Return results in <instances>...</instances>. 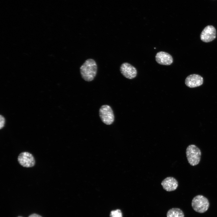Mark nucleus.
<instances>
[{"instance_id":"1","label":"nucleus","mask_w":217,"mask_h":217,"mask_svg":"<svg viewBox=\"0 0 217 217\" xmlns=\"http://www.w3.org/2000/svg\"><path fill=\"white\" fill-rule=\"evenodd\" d=\"M97 66L96 61L93 59L86 60L80 68V71L83 79L87 81H92L96 76Z\"/></svg>"},{"instance_id":"2","label":"nucleus","mask_w":217,"mask_h":217,"mask_svg":"<svg viewBox=\"0 0 217 217\" xmlns=\"http://www.w3.org/2000/svg\"><path fill=\"white\" fill-rule=\"evenodd\" d=\"M186 154L188 163L192 166L197 165L200 160L201 152L196 145L191 144L186 149Z\"/></svg>"},{"instance_id":"3","label":"nucleus","mask_w":217,"mask_h":217,"mask_svg":"<svg viewBox=\"0 0 217 217\" xmlns=\"http://www.w3.org/2000/svg\"><path fill=\"white\" fill-rule=\"evenodd\" d=\"M192 206L194 211L200 213H203L208 209L209 203L208 199L202 195H198L193 199Z\"/></svg>"},{"instance_id":"4","label":"nucleus","mask_w":217,"mask_h":217,"mask_svg":"<svg viewBox=\"0 0 217 217\" xmlns=\"http://www.w3.org/2000/svg\"><path fill=\"white\" fill-rule=\"evenodd\" d=\"M99 115L102 122L107 125H110L114 122V115L113 110L108 105H103L99 110Z\"/></svg>"},{"instance_id":"5","label":"nucleus","mask_w":217,"mask_h":217,"mask_svg":"<svg viewBox=\"0 0 217 217\" xmlns=\"http://www.w3.org/2000/svg\"><path fill=\"white\" fill-rule=\"evenodd\" d=\"M18 161L22 166L27 168L33 166L35 163V159L33 155L28 152L21 153L18 157Z\"/></svg>"},{"instance_id":"6","label":"nucleus","mask_w":217,"mask_h":217,"mask_svg":"<svg viewBox=\"0 0 217 217\" xmlns=\"http://www.w3.org/2000/svg\"><path fill=\"white\" fill-rule=\"evenodd\" d=\"M216 31L212 26H206L201 32L200 38L203 42H209L214 40L216 37Z\"/></svg>"},{"instance_id":"7","label":"nucleus","mask_w":217,"mask_h":217,"mask_svg":"<svg viewBox=\"0 0 217 217\" xmlns=\"http://www.w3.org/2000/svg\"><path fill=\"white\" fill-rule=\"evenodd\" d=\"M120 71L124 77L130 79L134 78L137 74L136 68L127 62L121 64Z\"/></svg>"},{"instance_id":"8","label":"nucleus","mask_w":217,"mask_h":217,"mask_svg":"<svg viewBox=\"0 0 217 217\" xmlns=\"http://www.w3.org/2000/svg\"><path fill=\"white\" fill-rule=\"evenodd\" d=\"M203 83V77L197 74H192L188 76L185 80L186 85L190 88H194L201 85Z\"/></svg>"},{"instance_id":"9","label":"nucleus","mask_w":217,"mask_h":217,"mask_svg":"<svg viewBox=\"0 0 217 217\" xmlns=\"http://www.w3.org/2000/svg\"><path fill=\"white\" fill-rule=\"evenodd\" d=\"M155 59L158 64L163 65H170L173 62L171 55L164 52L160 51L157 52L155 56Z\"/></svg>"},{"instance_id":"10","label":"nucleus","mask_w":217,"mask_h":217,"mask_svg":"<svg viewBox=\"0 0 217 217\" xmlns=\"http://www.w3.org/2000/svg\"><path fill=\"white\" fill-rule=\"evenodd\" d=\"M161 184L163 188L168 192L175 190L178 186L177 181L172 177H168L165 178L162 181Z\"/></svg>"},{"instance_id":"11","label":"nucleus","mask_w":217,"mask_h":217,"mask_svg":"<svg viewBox=\"0 0 217 217\" xmlns=\"http://www.w3.org/2000/svg\"><path fill=\"white\" fill-rule=\"evenodd\" d=\"M167 217H184L182 211L179 208H172L167 212Z\"/></svg>"},{"instance_id":"12","label":"nucleus","mask_w":217,"mask_h":217,"mask_svg":"<svg viewBox=\"0 0 217 217\" xmlns=\"http://www.w3.org/2000/svg\"><path fill=\"white\" fill-rule=\"evenodd\" d=\"M110 216V217H123L122 212L119 209L112 211Z\"/></svg>"},{"instance_id":"13","label":"nucleus","mask_w":217,"mask_h":217,"mask_svg":"<svg viewBox=\"0 0 217 217\" xmlns=\"http://www.w3.org/2000/svg\"><path fill=\"white\" fill-rule=\"evenodd\" d=\"M0 128L1 129L4 126L5 120L4 117L1 115H0Z\"/></svg>"},{"instance_id":"14","label":"nucleus","mask_w":217,"mask_h":217,"mask_svg":"<svg viewBox=\"0 0 217 217\" xmlns=\"http://www.w3.org/2000/svg\"><path fill=\"white\" fill-rule=\"evenodd\" d=\"M28 217H42L40 215L36 214H33L30 215Z\"/></svg>"},{"instance_id":"15","label":"nucleus","mask_w":217,"mask_h":217,"mask_svg":"<svg viewBox=\"0 0 217 217\" xmlns=\"http://www.w3.org/2000/svg\"><path fill=\"white\" fill-rule=\"evenodd\" d=\"M17 217H23L19 216H18Z\"/></svg>"}]
</instances>
